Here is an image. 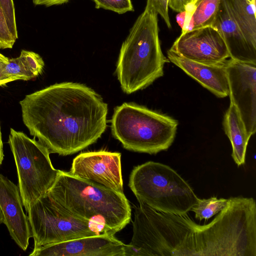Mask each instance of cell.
<instances>
[{"mask_svg":"<svg viewBox=\"0 0 256 256\" xmlns=\"http://www.w3.org/2000/svg\"><path fill=\"white\" fill-rule=\"evenodd\" d=\"M136 206L133 234L126 256H256V203L252 198L230 197L206 224L188 215Z\"/></svg>","mask_w":256,"mask_h":256,"instance_id":"6da1fadb","label":"cell"},{"mask_svg":"<svg viewBox=\"0 0 256 256\" xmlns=\"http://www.w3.org/2000/svg\"><path fill=\"white\" fill-rule=\"evenodd\" d=\"M19 103L30 135L50 153L80 151L94 143L107 126V104L82 84H56L26 95Z\"/></svg>","mask_w":256,"mask_h":256,"instance_id":"7a4b0ae2","label":"cell"},{"mask_svg":"<svg viewBox=\"0 0 256 256\" xmlns=\"http://www.w3.org/2000/svg\"><path fill=\"white\" fill-rule=\"evenodd\" d=\"M48 194L76 216L96 224L114 234L131 220L130 204L124 192L93 184L59 170Z\"/></svg>","mask_w":256,"mask_h":256,"instance_id":"3957f363","label":"cell"},{"mask_svg":"<svg viewBox=\"0 0 256 256\" xmlns=\"http://www.w3.org/2000/svg\"><path fill=\"white\" fill-rule=\"evenodd\" d=\"M158 15L144 10L122 44L116 72L122 90L128 94L162 76L164 66L169 62L160 46Z\"/></svg>","mask_w":256,"mask_h":256,"instance_id":"277c9868","label":"cell"},{"mask_svg":"<svg viewBox=\"0 0 256 256\" xmlns=\"http://www.w3.org/2000/svg\"><path fill=\"white\" fill-rule=\"evenodd\" d=\"M128 186L138 202L164 213L186 215L199 198L176 171L152 161L134 168Z\"/></svg>","mask_w":256,"mask_h":256,"instance_id":"5b68a950","label":"cell"},{"mask_svg":"<svg viewBox=\"0 0 256 256\" xmlns=\"http://www.w3.org/2000/svg\"><path fill=\"white\" fill-rule=\"evenodd\" d=\"M111 123L112 135L124 148L149 154L168 150L178 124L168 116L126 102L115 108Z\"/></svg>","mask_w":256,"mask_h":256,"instance_id":"8992f818","label":"cell"},{"mask_svg":"<svg viewBox=\"0 0 256 256\" xmlns=\"http://www.w3.org/2000/svg\"><path fill=\"white\" fill-rule=\"evenodd\" d=\"M8 143L17 170L22 203L27 212L52 186L60 170L52 166L48 149L36 138H31L10 128Z\"/></svg>","mask_w":256,"mask_h":256,"instance_id":"52a82bcc","label":"cell"},{"mask_svg":"<svg viewBox=\"0 0 256 256\" xmlns=\"http://www.w3.org/2000/svg\"><path fill=\"white\" fill-rule=\"evenodd\" d=\"M27 213L34 240V249L106 233L98 224L70 213L48 194L34 202Z\"/></svg>","mask_w":256,"mask_h":256,"instance_id":"ba28073f","label":"cell"},{"mask_svg":"<svg viewBox=\"0 0 256 256\" xmlns=\"http://www.w3.org/2000/svg\"><path fill=\"white\" fill-rule=\"evenodd\" d=\"M230 102L236 108L250 137L256 132V64L226 62Z\"/></svg>","mask_w":256,"mask_h":256,"instance_id":"9c48e42d","label":"cell"},{"mask_svg":"<svg viewBox=\"0 0 256 256\" xmlns=\"http://www.w3.org/2000/svg\"><path fill=\"white\" fill-rule=\"evenodd\" d=\"M68 172L96 185L123 192L119 152L99 150L80 153L74 159Z\"/></svg>","mask_w":256,"mask_h":256,"instance_id":"30bf717a","label":"cell"},{"mask_svg":"<svg viewBox=\"0 0 256 256\" xmlns=\"http://www.w3.org/2000/svg\"><path fill=\"white\" fill-rule=\"evenodd\" d=\"M170 50L184 58L205 64L222 63L230 58L224 38L212 26L181 34Z\"/></svg>","mask_w":256,"mask_h":256,"instance_id":"8fae6325","label":"cell"},{"mask_svg":"<svg viewBox=\"0 0 256 256\" xmlns=\"http://www.w3.org/2000/svg\"><path fill=\"white\" fill-rule=\"evenodd\" d=\"M126 244L108 233L34 249L30 256H126Z\"/></svg>","mask_w":256,"mask_h":256,"instance_id":"7c38bea8","label":"cell"},{"mask_svg":"<svg viewBox=\"0 0 256 256\" xmlns=\"http://www.w3.org/2000/svg\"><path fill=\"white\" fill-rule=\"evenodd\" d=\"M18 187L0 174V208L3 223L18 246L26 250L32 237L28 216L24 212Z\"/></svg>","mask_w":256,"mask_h":256,"instance_id":"4fadbf2b","label":"cell"},{"mask_svg":"<svg viewBox=\"0 0 256 256\" xmlns=\"http://www.w3.org/2000/svg\"><path fill=\"white\" fill-rule=\"evenodd\" d=\"M169 62L184 70L218 98L229 95L230 90L226 62L218 64H205L184 58L169 50Z\"/></svg>","mask_w":256,"mask_h":256,"instance_id":"5bb4252c","label":"cell"},{"mask_svg":"<svg viewBox=\"0 0 256 256\" xmlns=\"http://www.w3.org/2000/svg\"><path fill=\"white\" fill-rule=\"evenodd\" d=\"M212 26L222 35L230 58L234 60L256 64V48L251 46L221 0Z\"/></svg>","mask_w":256,"mask_h":256,"instance_id":"9a60e30c","label":"cell"},{"mask_svg":"<svg viewBox=\"0 0 256 256\" xmlns=\"http://www.w3.org/2000/svg\"><path fill=\"white\" fill-rule=\"evenodd\" d=\"M223 126L232 147V157L238 166L245 164L250 137L239 112L232 102L225 112Z\"/></svg>","mask_w":256,"mask_h":256,"instance_id":"2e32d148","label":"cell"},{"mask_svg":"<svg viewBox=\"0 0 256 256\" xmlns=\"http://www.w3.org/2000/svg\"><path fill=\"white\" fill-rule=\"evenodd\" d=\"M245 38L256 48V0H223Z\"/></svg>","mask_w":256,"mask_h":256,"instance_id":"e0dca14e","label":"cell"},{"mask_svg":"<svg viewBox=\"0 0 256 256\" xmlns=\"http://www.w3.org/2000/svg\"><path fill=\"white\" fill-rule=\"evenodd\" d=\"M221 0H192L185 8L186 19L182 34L212 26Z\"/></svg>","mask_w":256,"mask_h":256,"instance_id":"ac0fdd59","label":"cell"},{"mask_svg":"<svg viewBox=\"0 0 256 256\" xmlns=\"http://www.w3.org/2000/svg\"><path fill=\"white\" fill-rule=\"evenodd\" d=\"M229 202V198H220L214 196L209 198H198L197 204L191 209L195 218L201 221L207 220L224 208Z\"/></svg>","mask_w":256,"mask_h":256,"instance_id":"d6986e66","label":"cell"},{"mask_svg":"<svg viewBox=\"0 0 256 256\" xmlns=\"http://www.w3.org/2000/svg\"><path fill=\"white\" fill-rule=\"evenodd\" d=\"M6 74L12 80H28L36 78L25 61L20 56L9 58L5 66Z\"/></svg>","mask_w":256,"mask_h":256,"instance_id":"ffe728a7","label":"cell"},{"mask_svg":"<svg viewBox=\"0 0 256 256\" xmlns=\"http://www.w3.org/2000/svg\"><path fill=\"white\" fill-rule=\"evenodd\" d=\"M96 8H102L118 14L134 11L131 0H92Z\"/></svg>","mask_w":256,"mask_h":256,"instance_id":"44dd1931","label":"cell"},{"mask_svg":"<svg viewBox=\"0 0 256 256\" xmlns=\"http://www.w3.org/2000/svg\"><path fill=\"white\" fill-rule=\"evenodd\" d=\"M0 5L4 12L8 30L14 39L16 40L18 38V34L14 1L13 0H0Z\"/></svg>","mask_w":256,"mask_h":256,"instance_id":"7402d4cb","label":"cell"},{"mask_svg":"<svg viewBox=\"0 0 256 256\" xmlns=\"http://www.w3.org/2000/svg\"><path fill=\"white\" fill-rule=\"evenodd\" d=\"M169 0H147L145 9L160 14L168 28L172 27L168 14Z\"/></svg>","mask_w":256,"mask_h":256,"instance_id":"603a6c76","label":"cell"},{"mask_svg":"<svg viewBox=\"0 0 256 256\" xmlns=\"http://www.w3.org/2000/svg\"><path fill=\"white\" fill-rule=\"evenodd\" d=\"M16 40L10 32L0 5V49L12 48Z\"/></svg>","mask_w":256,"mask_h":256,"instance_id":"cb8c5ba5","label":"cell"},{"mask_svg":"<svg viewBox=\"0 0 256 256\" xmlns=\"http://www.w3.org/2000/svg\"><path fill=\"white\" fill-rule=\"evenodd\" d=\"M9 58L0 53V86L13 82L5 72V66Z\"/></svg>","mask_w":256,"mask_h":256,"instance_id":"d4e9b609","label":"cell"},{"mask_svg":"<svg viewBox=\"0 0 256 256\" xmlns=\"http://www.w3.org/2000/svg\"><path fill=\"white\" fill-rule=\"evenodd\" d=\"M192 0H169L168 7L173 10L180 12L184 10L186 6Z\"/></svg>","mask_w":256,"mask_h":256,"instance_id":"484cf974","label":"cell"},{"mask_svg":"<svg viewBox=\"0 0 256 256\" xmlns=\"http://www.w3.org/2000/svg\"><path fill=\"white\" fill-rule=\"evenodd\" d=\"M70 0H32L33 3L36 6H52L60 5L68 2Z\"/></svg>","mask_w":256,"mask_h":256,"instance_id":"4316f807","label":"cell"},{"mask_svg":"<svg viewBox=\"0 0 256 256\" xmlns=\"http://www.w3.org/2000/svg\"><path fill=\"white\" fill-rule=\"evenodd\" d=\"M176 18L177 23L182 30V28H184L186 19L185 10L178 12L176 15Z\"/></svg>","mask_w":256,"mask_h":256,"instance_id":"83f0119b","label":"cell"},{"mask_svg":"<svg viewBox=\"0 0 256 256\" xmlns=\"http://www.w3.org/2000/svg\"><path fill=\"white\" fill-rule=\"evenodd\" d=\"M4 158V150H3V143L2 140V136L1 132V127L0 124V166L2 164Z\"/></svg>","mask_w":256,"mask_h":256,"instance_id":"f1b7e54d","label":"cell"},{"mask_svg":"<svg viewBox=\"0 0 256 256\" xmlns=\"http://www.w3.org/2000/svg\"><path fill=\"white\" fill-rule=\"evenodd\" d=\"M3 222H4L3 214H2V212L1 210V209L0 208V224H2Z\"/></svg>","mask_w":256,"mask_h":256,"instance_id":"f546056e","label":"cell"}]
</instances>
